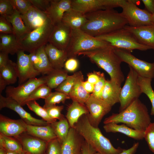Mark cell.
I'll list each match as a JSON object with an SVG mask.
<instances>
[{"label": "cell", "mask_w": 154, "mask_h": 154, "mask_svg": "<svg viewBox=\"0 0 154 154\" xmlns=\"http://www.w3.org/2000/svg\"><path fill=\"white\" fill-rule=\"evenodd\" d=\"M85 15L87 21L81 29L95 37L123 28L128 24L121 13L113 9L99 10Z\"/></svg>", "instance_id": "6da1fadb"}, {"label": "cell", "mask_w": 154, "mask_h": 154, "mask_svg": "<svg viewBox=\"0 0 154 154\" xmlns=\"http://www.w3.org/2000/svg\"><path fill=\"white\" fill-rule=\"evenodd\" d=\"M103 123L104 124L122 123L136 130L144 132L151 122L147 107L138 98L122 111L106 118Z\"/></svg>", "instance_id": "7a4b0ae2"}, {"label": "cell", "mask_w": 154, "mask_h": 154, "mask_svg": "<svg viewBox=\"0 0 154 154\" xmlns=\"http://www.w3.org/2000/svg\"><path fill=\"white\" fill-rule=\"evenodd\" d=\"M81 55L87 57L105 70L110 75L111 80L121 85L124 81V76L121 67L122 62L113 47L109 46L80 52L77 55Z\"/></svg>", "instance_id": "3957f363"}, {"label": "cell", "mask_w": 154, "mask_h": 154, "mask_svg": "<svg viewBox=\"0 0 154 154\" xmlns=\"http://www.w3.org/2000/svg\"><path fill=\"white\" fill-rule=\"evenodd\" d=\"M74 128L84 140L98 152L102 154H118L123 150L120 147H114L98 127L91 125L87 114L81 116Z\"/></svg>", "instance_id": "277c9868"}, {"label": "cell", "mask_w": 154, "mask_h": 154, "mask_svg": "<svg viewBox=\"0 0 154 154\" xmlns=\"http://www.w3.org/2000/svg\"><path fill=\"white\" fill-rule=\"evenodd\" d=\"M110 46L107 42L90 35L81 29H72L70 42L66 50L68 58L78 53Z\"/></svg>", "instance_id": "5b68a950"}, {"label": "cell", "mask_w": 154, "mask_h": 154, "mask_svg": "<svg viewBox=\"0 0 154 154\" xmlns=\"http://www.w3.org/2000/svg\"><path fill=\"white\" fill-rule=\"evenodd\" d=\"M114 48L131 52L134 50L145 51L151 48L140 44L134 36L124 28L95 37Z\"/></svg>", "instance_id": "8992f818"}, {"label": "cell", "mask_w": 154, "mask_h": 154, "mask_svg": "<svg viewBox=\"0 0 154 154\" xmlns=\"http://www.w3.org/2000/svg\"><path fill=\"white\" fill-rule=\"evenodd\" d=\"M54 26L48 18L41 26L31 31L19 40L21 50L30 53L45 46Z\"/></svg>", "instance_id": "52a82bcc"}, {"label": "cell", "mask_w": 154, "mask_h": 154, "mask_svg": "<svg viewBox=\"0 0 154 154\" xmlns=\"http://www.w3.org/2000/svg\"><path fill=\"white\" fill-rule=\"evenodd\" d=\"M129 72L120 92L119 112L125 109L135 99L139 98L142 93L138 83V74L131 67L129 66Z\"/></svg>", "instance_id": "ba28073f"}, {"label": "cell", "mask_w": 154, "mask_h": 154, "mask_svg": "<svg viewBox=\"0 0 154 154\" xmlns=\"http://www.w3.org/2000/svg\"><path fill=\"white\" fill-rule=\"evenodd\" d=\"M121 7L122 11L121 14L129 26L138 27L153 24L152 14L139 8L132 0H126Z\"/></svg>", "instance_id": "9c48e42d"}, {"label": "cell", "mask_w": 154, "mask_h": 154, "mask_svg": "<svg viewBox=\"0 0 154 154\" xmlns=\"http://www.w3.org/2000/svg\"><path fill=\"white\" fill-rule=\"evenodd\" d=\"M46 76L29 79L17 87L8 86L6 88L7 97L16 101L22 106L31 94L38 87L46 84Z\"/></svg>", "instance_id": "30bf717a"}, {"label": "cell", "mask_w": 154, "mask_h": 154, "mask_svg": "<svg viewBox=\"0 0 154 154\" xmlns=\"http://www.w3.org/2000/svg\"><path fill=\"white\" fill-rule=\"evenodd\" d=\"M114 49L122 62L128 64L139 76L151 79L154 78V62H149L139 59L129 51L117 48Z\"/></svg>", "instance_id": "8fae6325"}, {"label": "cell", "mask_w": 154, "mask_h": 154, "mask_svg": "<svg viewBox=\"0 0 154 154\" xmlns=\"http://www.w3.org/2000/svg\"><path fill=\"white\" fill-rule=\"evenodd\" d=\"M125 0H72V8L84 14L121 7Z\"/></svg>", "instance_id": "7c38bea8"}, {"label": "cell", "mask_w": 154, "mask_h": 154, "mask_svg": "<svg viewBox=\"0 0 154 154\" xmlns=\"http://www.w3.org/2000/svg\"><path fill=\"white\" fill-rule=\"evenodd\" d=\"M89 113L90 122L93 126L98 127L103 117L111 110L112 106L100 99L90 96L85 104Z\"/></svg>", "instance_id": "4fadbf2b"}, {"label": "cell", "mask_w": 154, "mask_h": 154, "mask_svg": "<svg viewBox=\"0 0 154 154\" xmlns=\"http://www.w3.org/2000/svg\"><path fill=\"white\" fill-rule=\"evenodd\" d=\"M21 50L17 53L16 63L19 85L28 80L36 78L40 74L35 68L31 62L29 54Z\"/></svg>", "instance_id": "5bb4252c"}, {"label": "cell", "mask_w": 154, "mask_h": 154, "mask_svg": "<svg viewBox=\"0 0 154 154\" xmlns=\"http://www.w3.org/2000/svg\"><path fill=\"white\" fill-rule=\"evenodd\" d=\"M5 108H8L16 112L21 119L27 124L45 126L49 124L43 119H39L33 117L15 100L10 98L4 97L0 94V109Z\"/></svg>", "instance_id": "9a60e30c"}, {"label": "cell", "mask_w": 154, "mask_h": 154, "mask_svg": "<svg viewBox=\"0 0 154 154\" xmlns=\"http://www.w3.org/2000/svg\"><path fill=\"white\" fill-rule=\"evenodd\" d=\"M72 29L62 22L54 25L48 43L57 48L66 50L70 40Z\"/></svg>", "instance_id": "2e32d148"}, {"label": "cell", "mask_w": 154, "mask_h": 154, "mask_svg": "<svg viewBox=\"0 0 154 154\" xmlns=\"http://www.w3.org/2000/svg\"><path fill=\"white\" fill-rule=\"evenodd\" d=\"M27 124L22 119H13L0 114V133L17 138L26 132Z\"/></svg>", "instance_id": "e0dca14e"}, {"label": "cell", "mask_w": 154, "mask_h": 154, "mask_svg": "<svg viewBox=\"0 0 154 154\" xmlns=\"http://www.w3.org/2000/svg\"><path fill=\"white\" fill-rule=\"evenodd\" d=\"M124 28L132 34L140 44L154 50V24L138 27L127 25Z\"/></svg>", "instance_id": "ac0fdd59"}, {"label": "cell", "mask_w": 154, "mask_h": 154, "mask_svg": "<svg viewBox=\"0 0 154 154\" xmlns=\"http://www.w3.org/2000/svg\"><path fill=\"white\" fill-rule=\"evenodd\" d=\"M72 0H51L45 11L54 25L62 22L64 13L72 8Z\"/></svg>", "instance_id": "d6986e66"}, {"label": "cell", "mask_w": 154, "mask_h": 154, "mask_svg": "<svg viewBox=\"0 0 154 154\" xmlns=\"http://www.w3.org/2000/svg\"><path fill=\"white\" fill-rule=\"evenodd\" d=\"M83 139L74 127H70L66 138L61 144L62 154H82Z\"/></svg>", "instance_id": "ffe728a7"}, {"label": "cell", "mask_w": 154, "mask_h": 154, "mask_svg": "<svg viewBox=\"0 0 154 154\" xmlns=\"http://www.w3.org/2000/svg\"><path fill=\"white\" fill-rule=\"evenodd\" d=\"M22 134L16 138L21 142L24 151L31 154H45L47 142L27 133Z\"/></svg>", "instance_id": "44dd1931"}, {"label": "cell", "mask_w": 154, "mask_h": 154, "mask_svg": "<svg viewBox=\"0 0 154 154\" xmlns=\"http://www.w3.org/2000/svg\"><path fill=\"white\" fill-rule=\"evenodd\" d=\"M21 16L25 25L30 31L41 26L49 18L45 12L33 5Z\"/></svg>", "instance_id": "7402d4cb"}, {"label": "cell", "mask_w": 154, "mask_h": 154, "mask_svg": "<svg viewBox=\"0 0 154 154\" xmlns=\"http://www.w3.org/2000/svg\"><path fill=\"white\" fill-rule=\"evenodd\" d=\"M44 48L53 68L63 69L65 62L68 58L66 51L59 49L49 43L45 46Z\"/></svg>", "instance_id": "603a6c76"}, {"label": "cell", "mask_w": 154, "mask_h": 154, "mask_svg": "<svg viewBox=\"0 0 154 154\" xmlns=\"http://www.w3.org/2000/svg\"><path fill=\"white\" fill-rule=\"evenodd\" d=\"M87 21L85 14L72 8L64 13L62 22L72 29H79Z\"/></svg>", "instance_id": "cb8c5ba5"}, {"label": "cell", "mask_w": 154, "mask_h": 154, "mask_svg": "<svg viewBox=\"0 0 154 154\" xmlns=\"http://www.w3.org/2000/svg\"><path fill=\"white\" fill-rule=\"evenodd\" d=\"M121 85L111 80H107L100 99L112 106L119 103Z\"/></svg>", "instance_id": "d4e9b609"}, {"label": "cell", "mask_w": 154, "mask_h": 154, "mask_svg": "<svg viewBox=\"0 0 154 154\" xmlns=\"http://www.w3.org/2000/svg\"><path fill=\"white\" fill-rule=\"evenodd\" d=\"M103 128L107 133H120L137 140H141L144 138V132L136 130L124 124L118 125L117 123H110L105 124Z\"/></svg>", "instance_id": "484cf974"}, {"label": "cell", "mask_w": 154, "mask_h": 154, "mask_svg": "<svg viewBox=\"0 0 154 154\" xmlns=\"http://www.w3.org/2000/svg\"><path fill=\"white\" fill-rule=\"evenodd\" d=\"M26 132L47 142L57 138L50 124L45 126L33 125L27 124Z\"/></svg>", "instance_id": "4316f807"}, {"label": "cell", "mask_w": 154, "mask_h": 154, "mask_svg": "<svg viewBox=\"0 0 154 154\" xmlns=\"http://www.w3.org/2000/svg\"><path fill=\"white\" fill-rule=\"evenodd\" d=\"M4 17L12 25L14 35L18 41L30 32L25 25L21 15L16 10L11 15Z\"/></svg>", "instance_id": "83f0119b"}, {"label": "cell", "mask_w": 154, "mask_h": 154, "mask_svg": "<svg viewBox=\"0 0 154 154\" xmlns=\"http://www.w3.org/2000/svg\"><path fill=\"white\" fill-rule=\"evenodd\" d=\"M84 81V76L82 72L71 90L68 95L72 101H75L81 104L85 105L90 95L84 88L82 84Z\"/></svg>", "instance_id": "f1b7e54d"}, {"label": "cell", "mask_w": 154, "mask_h": 154, "mask_svg": "<svg viewBox=\"0 0 154 154\" xmlns=\"http://www.w3.org/2000/svg\"><path fill=\"white\" fill-rule=\"evenodd\" d=\"M88 113L85 105L73 101L68 108L66 116L70 127H74L80 117L82 115L87 114Z\"/></svg>", "instance_id": "f546056e"}, {"label": "cell", "mask_w": 154, "mask_h": 154, "mask_svg": "<svg viewBox=\"0 0 154 154\" xmlns=\"http://www.w3.org/2000/svg\"><path fill=\"white\" fill-rule=\"evenodd\" d=\"M0 51L14 55L21 50L19 41L13 34H0Z\"/></svg>", "instance_id": "4dcf8cb0"}, {"label": "cell", "mask_w": 154, "mask_h": 154, "mask_svg": "<svg viewBox=\"0 0 154 154\" xmlns=\"http://www.w3.org/2000/svg\"><path fill=\"white\" fill-rule=\"evenodd\" d=\"M0 77L7 85L15 83L18 78L16 63L10 60L7 64L0 68Z\"/></svg>", "instance_id": "1f68e13d"}, {"label": "cell", "mask_w": 154, "mask_h": 154, "mask_svg": "<svg viewBox=\"0 0 154 154\" xmlns=\"http://www.w3.org/2000/svg\"><path fill=\"white\" fill-rule=\"evenodd\" d=\"M68 72L63 69H54L46 76V84L51 89L57 88L68 76Z\"/></svg>", "instance_id": "d6a6232c"}, {"label": "cell", "mask_w": 154, "mask_h": 154, "mask_svg": "<svg viewBox=\"0 0 154 154\" xmlns=\"http://www.w3.org/2000/svg\"><path fill=\"white\" fill-rule=\"evenodd\" d=\"M0 148L5 150L19 153L24 152L22 144L16 138L8 136L0 133Z\"/></svg>", "instance_id": "836d02e7"}, {"label": "cell", "mask_w": 154, "mask_h": 154, "mask_svg": "<svg viewBox=\"0 0 154 154\" xmlns=\"http://www.w3.org/2000/svg\"><path fill=\"white\" fill-rule=\"evenodd\" d=\"M44 46H42L36 51L39 61L35 67L37 71L43 75L48 74L54 69L46 52Z\"/></svg>", "instance_id": "e575fe53"}, {"label": "cell", "mask_w": 154, "mask_h": 154, "mask_svg": "<svg viewBox=\"0 0 154 154\" xmlns=\"http://www.w3.org/2000/svg\"><path fill=\"white\" fill-rule=\"evenodd\" d=\"M50 125L57 138L62 144L66 138L70 128L67 119L64 117Z\"/></svg>", "instance_id": "d590c367"}, {"label": "cell", "mask_w": 154, "mask_h": 154, "mask_svg": "<svg viewBox=\"0 0 154 154\" xmlns=\"http://www.w3.org/2000/svg\"><path fill=\"white\" fill-rule=\"evenodd\" d=\"M152 80L139 76L138 82L142 93L147 96L151 102L152 107L151 115H154V91L151 86Z\"/></svg>", "instance_id": "8d00e7d4"}, {"label": "cell", "mask_w": 154, "mask_h": 154, "mask_svg": "<svg viewBox=\"0 0 154 154\" xmlns=\"http://www.w3.org/2000/svg\"><path fill=\"white\" fill-rule=\"evenodd\" d=\"M26 104L30 110L41 117L48 124H51L56 121V120L51 118L48 115L46 110L40 106L36 100L28 102Z\"/></svg>", "instance_id": "74e56055"}, {"label": "cell", "mask_w": 154, "mask_h": 154, "mask_svg": "<svg viewBox=\"0 0 154 154\" xmlns=\"http://www.w3.org/2000/svg\"><path fill=\"white\" fill-rule=\"evenodd\" d=\"M70 99L69 95L62 92L56 91L51 92L49 96L44 99V108L61 102L64 103L65 101Z\"/></svg>", "instance_id": "f35d334b"}, {"label": "cell", "mask_w": 154, "mask_h": 154, "mask_svg": "<svg viewBox=\"0 0 154 154\" xmlns=\"http://www.w3.org/2000/svg\"><path fill=\"white\" fill-rule=\"evenodd\" d=\"M82 73L79 71L73 74L67 76L66 79L56 88V91L68 95L69 94L75 84L79 76Z\"/></svg>", "instance_id": "ab89813d"}, {"label": "cell", "mask_w": 154, "mask_h": 154, "mask_svg": "<svg viewBox=\"0 0 154 154\" xmlns=\"http://www.w3.org/2000/svg\"><path fill=\"white\" fill-rule=\"evenodd\" d=\"M51 90L46 84L40 86L29 96L24 103L23 106L30 101L36 100L40 98L45 99L52 92Z\"/></svg>", "instance_id": "60d3db41"}, {"label": "cell", "mask_w": 154, "mask_h": 154, "mask_svg": "<svg viewBox=\"0 0 154 154\" xmlns=\"http://www.w3.org/2000/svg\"><path fill=\"white\" fill-rule=\"evenodd\" d=\"M15 10L21 15L25 14L33 5L29 0H10Z\"/></svg>", "instance_id": "b9f144b4"}, {"label": "cell", "mask_w": 154, "mask_h": 154, "mask_svg": "<svg viewBox=\"0 0 154 154\" xmlns=\"http://www.w3.org/2000/svg\"><path fill=\"white\" fill-rule=\"evenodd\" d=\"M45 154H62L61 143L57 138L47 142Z\"/></svg>", "instance_id": "7bdbcfd3"}, {"label": "cell", "mask_w": 154, "mask_h": 154, "mask_svg": "<svg viewBox=\"0 0 154 154\" xmlns=\"http://www.w3.org/2000/svg\"><path fill=\"white\" fill-rule=\"evenodd\" d=\"M144 138L150 150L154 153V122L151 123L145 131Z\"/></svg>", "instance_id": "ee69618b"}, {"label": "cell", "mask_w": 154, "mask_h": 154, "mask_svg": "<svg viewBox=\"0 0 154 154\" xmlns=\"http://www.w3.org/2000/svg\"><path fill=\"white\" fill-rule=\"evenodd\" d=\"M63 106L54 105L45 108L50 117L52 119L59 120L64 117L61 113L63 109Z\"/></svg>", "instance_id": "f6af8a7d"}, {"label": "cell", "mask_w": 154, "mask_h": 154, "mask_svg": "<svg viewBox=\"0 0 154 154\" xmlns=\"http://www.w3.org/2000/svg\"><path fill=\"white\" fill-rule=\"evenodd\" d=\"M15 10L10 0H0V16L5 17L11 15Z\"/></svg>", "instance_id": "bcb514c9"}, {"label": "cell", "mask_w": 154, "mask_h": 154, "mask_svg": "<svg viewBox=\"0 0 154 154\" xmlns=\"http://www.w3.org/2000/svg\"><path fill=\"white\" fill-rule=\"evenodd\" d=\"M106 80L104 74L102 73L99 80L94 85V91L91 95L95 98L100 99Z\"/></svg>", "instance_id": "7dc6e473"}, {"label": "cell", "mask_w": 154, "mask_h": 154, "mask_svg": "<svg viewBox=\"0 0 154 154\" xmlns=\"http://www.w3.org/2000/svg\"><path fill=\"white\" fill-rule=\"evenodd\" d=\"M0 34H13L14 31L11 23L3 16H0Z\"/></svg>", "instance_id": "c3c4849f"}, {"label": "cell", "mask_w": 154, "mask_h": 154, "mask_svg": "<svg viewBox=\"0 0 154 154\" xmlns=\"http://www.w3.org/2000/svg\"><path fill=\"white\" fill-rule=\"evenodd\" d=\"M79 66V61L76 57H71L68 58L66 61L64 67L68 72H72L76 71Z\"/></svg>", "instance_id": "681fc988"}, {"label": "cell", "mask_w": 154, "mask_h": 154, "mask_svg": "<svg viewBox=\"0 0 154 154\" xmlns=\"http://www.w3.org/2000/svg\"><path fill=\"white\" fill-rule=\"evenodd\" d=\"M33 5L44 12L50 5V0H29Z\"/></svg>", "instance_id": "f907efd6"}, {"label": "cell", "mask_w": 154, "mask_h": 154, "mask_svg": "<svg viewBox=\"0 0 154 154\" xmlns=\"http://www.w3.org/2000/svg\"><path fill=\"white\" fill-rule=\"evenodd\" d=\"M102 73L100 72L94 71L87 74V81L90 83L95 85L99 80Z\"/></svg>", "instance_id": "816d5d0a"}, {"label": "cell", "mask_w": 154, "mask_h": 154, "mask_svg": "<svg viewBox=\"0 0 154 154\" xmlns=\"http://www.w3.org/2000/svg\"><path fill=\"white\" fill-rule=\"evenodd\" d=\"M96 151L85 140L82 147V154H94Z\"/></svg>", "instance_id": "f5cc1de1"}, {"label": "cell", "mask_w": 154, "mask_h": 154, "mask_svg": "<svg viewBox=\"0 0 154 154\" xmlns=\"http://www.w3.org/2000/svg\"><path fill=\"white\" fill-rule=\"evenodd\" d=\"M146 10L151 14H154V0H142Z\"/></svg>", "instance_id": "db71d44e"}, {"label": "cell", "mask_w": 154, "mask_h": 154, "mask_svg": "<svg viewBox=\"0 0 154 154\" xmlns=\"http://www.w3.org/2000/svg\"><path fill=\"white\" fill-rule=\"evenodd\" d=\"M7 53L0 52V68L6 65L9 60Z\"/></svg>", "instance_id": "11a10c76"}, {"label": "cell", "mask_w": 154, "mask_h": 154, "mask_svg": "<svg viewBox=\"0 0 154 154\" xmlns=\"http://www.w3.org/2000/svg\"><path fill=\"white\" fill-rule=\"evenodd\" d=\"M139 143H135L132 147L127 149H123V151L118 154H134L137 151Z\"/></svg>", "instance_id": "9f6ffc18"}, {"label": "cell", "mask_w": 154, "mask_h": 154, "mask_svg": "<svg viewBox=\"0 0 154 154\" xmlns=\"http://www.w3.org/2000/svg\"><path fill=\"white\" fill-rule=\"evenodd\" d=\"M29 54L31 62L35 68L39 61L38 56L36 51L34 52L30 53Z\"/></svg>", "instance_id": "6f0895ef"}, {"label": "cell", "mask_w": 154, "mask_h": 154, "mask_svg": "<svg viewBox=\"0 0 154 154\" xmlns=\"http://www.w3.org/2000/svg\"><path fill=\"white\" fill-rule=\"evenodd\" d=\"M82 84L85 89L88 93H92L94 90V85L90 83L87 80L84 81Z\"/></svg>", "instance_id": "680465c9"}, {"label": "cell", "mask_w": 154, "mask_h": 154, "mask_svg": "<svg viewBox=\"0 0 154 154\" xmlns=\"http://www.w3.org/2000/svg\"><path fill=\"white\" fill-rule=\"evenodd\" d=\"M7 85V84L4 80L0 77V94L5 89Z\"/></svg>", "instance_id": "91938a15"}, {"label": "cell", "mask_w": 154, "mask_h": 154, "mask_svg": "<svg viewBox=\"0 0 154 154\" xmlns=\"http://www.w3.org/2000/svg\"><path fill=\"white\" fill-rule=\"evenodd\" d=\"M5 154H24L25 152L22 153H19L15 152L5 150Z\"/></svg>", "instance_id": "94428289"}, {"label": "cell", "mask_w": 154, "mask_h": 154, "mask_svg": "<svg viewBox=\"0 0 154 154\" xmlns=\"http://www.w3.org/2000/svg\"><path fill=\"white\" fill-rule=\"evenodd\" d=\"M0 154H5V151L3 148H0Z\"/></svg>", "instance_id": "6125c7cd"}, {"label": "cell", "mask_w": 154, "mask_h": 154, "mask_svg": "<svg viewBox=\"0 0 154 154\" xmlns=\"http://www.w3.org/2000/svg\"><path fill=\"white\" fill-rule=\"evenodd\" d=\"M152 21L153 24H154V14L152 15Z\"/></svg>", "instance_id": "be15d7a7"}, {"label": "cell", "mask_w": 154, "mask_h": 154, "mask_svg": "<svg viewBox=\"0 0 154 154\" xmlns=\"http://www.w3.org/2000/svg\"><path fill=\"white\" fill-rule=\"evenodd\" d=\"M24 154H31L28 152H25Z\"/></svg>", "instance_id": "e7e4bbea"}, {"label": "cell", "mask_w": 154, "mask_h": 154, "mask_svg": "<svg viewBox=\"0 0 154 154\" xmlns=\"http://www.w3.org/2000/svg\"><path fill=\"white\" fill-rule=\"evenodd\" d=\"M94 154H101V153H99L97 152L96 153H95Z\"/></svg>", "instance_id": "03108f58"}]
</instances>
